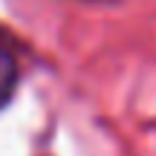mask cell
<instances>
[{
  "mask_svg": "<svg viewBox=\"0 0 156 156\" xmlns=\"http://www.w3.org/2000/svg\"><path fill=\"white\" fill-rule=\"evenodd\" d=\"M15 87H17V61L12 49L0 41V107L12 98Z\"/></svg>",
  "mask_w": 156,
  "mask_h": 156,
  "instance_id": "obj_1",
  "label": "cell"
}]
</instances>
